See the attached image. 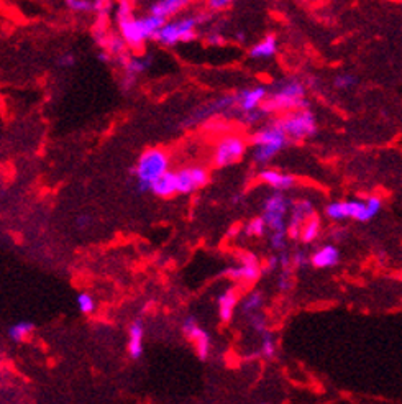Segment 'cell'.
<instances>
[{"label":"cell","mask_w":402,"mask_h":404,"mask_svg":"<svg viewBox=\"0 0 402 404\" xmlns=\"http://www.w3.org/2000/svg\"><path fill=\"white\" fill-rule=\"evenodd\" d=\"M33 330H35V325L32 324V322L20 321V322H17V324L8 327L7 337L12 342H15V344H20V342H23L25 339H27V337L32 334Z\"/></svg>","instance_id":"d4e9b609"},{"label":"cell","mask_w":402,"mask_h":404,"mask_svg":"<svg viewBox=\"0 0 402 404\" xmlns=\"http://www.w3.org/2000/svg\"><path fill=\"white\" fill-rule=\"evenodd\" d=\"M58 64L61 68H73L76 64V56L73 53H64L58 58Z\"/></svg>","instance_id":"f35d334b"},{"label":"cell","mask_w":402,"mask_h":404,"mask_svg":"<svg viewBox=\"0 0 402 404\" xmlns=\"http://www.w3.org/2000/svg\"><path fill=\"white\" fill-rule=\"evenodd\" d=\"M240 291L236 288H229L219 296L217 306H219V317L222 322H230L234 317L235 308L239 304Z\"/></svg>","instance_id":"2e32d148"},{"label":"cell","mask_w":402,"mask_h":404,"mask_svg":"<svg viewBox=\"0 0 402 404\" xmlns=\"http://www.w3.org/2000/svg\"><path fill=\"white\" fill-rule=\"evenodd\" d=\"M239 265L235 267L226 268L224 271L225 278H229L234 283H245V284H253L261 276V265L258 262V258L253 253L250 252H239L236 255Z\"/></svg>","instance_id":"ba28073f"},{"label":"cell","mask_w":402,"mask_h":404,"mask_svg":"<svg viewBox=\"0 0 402 404\" xmlns=\"http://www.w3.org/2000/svg\"><path fill=\"white\" fill-rule=\"evenodd\" d=\"M357 84H358V78L350 73L337 74L333 78V88L338 91H350V89H353Z\"/></svg>","instance_id":"4316f807"},{"label":"cell","mask_w":402,"mask_h":404,"mask_svg":"<svg viewBox=\"0 0 402 404\" xmlns=\"http://www.w3.org/2000/svg\"><path fill=\"white\" fill-rule=\"evenodd\" d=\"M133 15V7L132 4L128 2V0H118L117 4V8H115V17H117V22H122V20H125L128 17H132Z\"/></svg>","instance_id":"d6a6232c"},{"label":"cell","mask_w":402,"mask_h":404,"mask_svg":"<svg viewBox=\"0 0 402 404\" xmlns=\"http://www.w3.org/2000/svg\"><path fill=\"white\" fill-rule=\"evenodd\" d=\"M190 2V0H158L149 7V13L159 15V17L171 18L173 15L181 12V10Z\"/></svg>","instance_id":"ffe728a7"},{"label":"cell","mask_w":402,"mask_h":404,"mask_svg":"<svg viewBox=\"0 0 402 404\" xmlns=\"http://www.w3.org/2000/svg\"><path fill=\"white\" fill-rule=\"evenodd\" d=\"M280 268H281V271H291L292 273L294 263H292V258L289 257V255H286V253L281 255L280 257Z\"/></svg>","instance_id":"b9f144b4"},{"label":"cell","mask_w":402,"mask_h":404,"mask_svg":"<svg viewBox=\"0 0 402 404\" xmlns=\"http://www.w3.org/2000/svg\"><path fill=\"white\" fill-rule=\"evenodd\" d=\"M143 337H145V329L140 321H135L128 329V355L133 360H138L143 355Z\"/></svg>","instance_id":"ac0fdd59"},{"label":"cell","mask_w":402,"mask_h":404,"mask_svg":"<svg viewBox=\"0 0 402 404\" xmlns=\"http://www.w3.org/2000/svg\"><path fill=\"white\" fill-rule=\"evenodd\" d=\"M289 137L282 130L280 122L275 120L272 124L263 127L255 135L251 137V143H253V160L258 165H265V163L271 161L276 155H280L281 150H285Z\"/></svg>","instance_id":"277c9868"},{"label":"cell","mask_w":402,"mask_h":404,"mask_svg":"<svg viewBox=\"0 0 402 404\" xmlns=\"http://www.w3.org/2000/svg\"><path fill=\"white\" fill-rule=\"evenodd\" d=\"M306 84L299 79H287L277 86V89L261 104V110L265 114L275 112H292L299 109H307L309 100L306 99Z\"/></svg>","instance_id":"6da1fadb"},{"label":"cell","mask_w":402,"mask_h":404,"mask_svg":"<svg viewBox=\"0 0 402 404\" xmlns=\"http://www.w3.org/2000/svg\"><path fill=\"white\" fill-rule=\"evenodd\" d=\"M178 194H190L207 184V171L199 166H189L176 171Z\"/></svg>","instance_id":"7c38bea8"},{"label":"cell","mask_w":402,"mask_h":404,"mask_svg":"<svg viewBox=\"0 0 402 404\" xmlns=\"http://www.w3.org/2000/svg\"><path fill=\"white\" fill-rule=\"evenodd\" d=\"M340 262V252L335 245H323L311 255V263L314 268L323 270L332 268Z\"/></svg>","instance_id":"9a60e30c"},{"label":"cell","mask_w":402,"mask_h":404,"mask_svg":"<svg viewBox=\"0 0 402 404\" xmlns=\"http://www.w3.org/2000/svg\"><path fill=\"white\" fill-rule=\"evenodd\" d=\"M276 339L272 337V334H270V332H265L263 334V340H261V355L265 357L266 360H271V359H275V355H276Z\"/></svg>","instance_id":"83f0119b"},{"label":"cell","mask_w":402,"mask_h":404,"mask_svg":"<svg viewBox=\"0 0 402 404\" xmlns=\"http://www.w3.org/2000/svg\"><path fill=\"white\" fill-rule=\"evenodd\" d=\"M168 22V18L159 17V15L149 13L147 17H128L122 22H118V28H120V35L125 40L128 48L133 51H138L143 48L147 40H153L158 30Z\"/></svg>","instance_id":"3957f363"},{"label":"cell","mask_w":402,"mask_h":404,"mask_svg":"<svg viewBox=\"0 0 402 404\" xmlns=\"http://www.w3.org/2000/svg\"><path fill=\"white\" fill-rule=\"evenodd\" d=\"M76 303H77V309H79L82 314H92L96 311V301L89 293L77 294Z\"/></svg>","instance_id":"f546056e"},{"label":"cell","mask_w":402,"mask_h":404,"mask_svg":"<svg viewBox=\"0 0 402 404\" xmlns=\"http://www.w3.org/2000/svg\"><path fill=\"white\" fill-rule=\"evenodd\" d=\"M268 229V224L265 221V217H256V219H251V221L246 224L245 227V233L250 235V237H261V235H265Z\"/></svg>","instance_id":"f1b7e54d"},{"label":"cell","mask_w":402,"mask_h":404,"mask_svg":"<svg viewBox=\"0 0 402 404\" xmlns=\"http://www.w3.org/2000/svg\"><path fill=\"white\" fill-rule=\"evenodd\" d=\"M66 7L73 12L79 13H87V12H94V0H64Z\"/></svg>","instance_id":"4dcf8cb0"},{"label":"cell","mask_w":402,"mask_h":404,"mask_svg":"<svg viewBox=\"0 0 402 404\" xmlns=\"http://www.w3.org/2000/svg\"><path fill=\"white\" fill-rule=\"evenodd\" d=\"M112 0H94V12L97 15H109Z\"/></svg>","instance_id":"d590c367"},{"label":"cell","mask_w":402,"mask_h":404,"mask_svg":"<svg viewBox=\"0 0 402 404\" xmlns=\"http://www.w3.org/2000/svg\"><path fill=\"white\" fill-rule=\"evenodd\" d=\"M183 334L194 344L199 359L202 362H207L210 357V347H212V342H210L207 332H205L202 327L197 325L194 317H188V319L183 322Z\"/></svg>","instance_id":"8fae6325"},{"label":"cell","mask_w":402,"mask_h":404,"mask_svg":"<svg viewBox=\"0 0 402 404\" xmlns=\"http://www.w3.org/2000/svg\"><path fill=\"white\" fill-rule=\"evenodd\" d=\"M207 43L209 45H224V37L219 33H210L207 37Z\"/></svg>","instance_id":"ee69618b"},{"label":"cell","mask_w":402,"mask_h":404,"mask_svg":"<svg viewBox=\"0 0 402 404\" xmlns=\"http://www.w3.org/2000/svg\"><path fill=\"white\" fill-rule=\"evenodd\" d=\"M99 45L104 48L105 51H109V53L113 56V58H120V56L123 54H127V48H128V45L125 40H123V37L120 35H112V33H107L104 38L100 40Z\"/></svg>","instance_id":"7402d4cb"},{"label":"cell","mask_w":402,"mask_h":404,"mask_svg":"<svg viewBox=\"0 0 402 404\" xmlns=\"http://www.w3.org/2000/svg\"><path fill=\"white\" fill-rule=\"evenodd\" d=\"M309 262H311V258H309L307 255L304 253V252H297V253L292 257L294 268H304Z\"/></svg>","instance_id":"60d3db41"},{"label":"cell","mask_w":402,"mask_h":404,"mask_svg":"<svg viewBox=\"0 0 402 404\" xmlns=\"http://www.w3.org/2000/svg\"><path fill=\"white\" fill-rule=\"evenodd\" d=\"M286 230H272L271 233V248L276 250V252H281V250L286 248Z\"/></svg>","instance_id":"1f68e13d"},{"label":"cell","mask_w":402,"mask_h":404,"mask_svg":"<svg viewBox=\"0 0 402 404\" xmlns=\"http://www.w3.org/2000/svg\"><path fill=\"white\" fill-rule=\"evenodd\" d=\"M276 268H280V257H270L261 267L263 273H272Z\"/></svg>","instance_id":"ab89813d"},{"label":"cell","mask_w":402,"mask_h":404,"mask_svg":"<svg viewBox=\"0 0 402 404\" xmlns=\"http://www.w3.org/2000/svg\"><path fill=\"white\" fill-rule=\"evenodd\" d=\"M321 229H322V224H321V219L316 216V212L312 214L311 217L307 219L306 222L302 225V230H301V240L304 243H312L316 242L318 238V235H321Z\"/></svg>","instance_id":"cb8c5ba5"},{"label":"cell","mask_w":402,"mask_h":404,"mask_svg":"<svg viewBox=\"0 0 402 404\" xmlns=\"http://www.w3.org/2000/svg\"><path fill=\"white\" fill-rule=\"evenodd\" d=\"M235 97H236L235 109H239L241 112L255 110V109H260L263 102L266 100L268 89L265 88V86H256V88L240 91L239 94H235Z\"/></svg>","instance_id":"5bb4252c"},{"label":"cell","mask_w":402,"mask_h":404,"mask_svg":"<svg viewBox=\"0 0 402 404\" xmlns=\"http://www.w3.org/2000/svg\"><path fill=\"white\" fill-rule=\"evenodd\" d=\"M234 2L235 0H207L209 8L212 10V12H222V10L229 8Z\"/></svg>","instance_id":"8d00e7d4"},{"label":"cell","mask_w":402,"mask_h":404,"mask_svg":"<svg viewBox=\"0 0 402 404\" xmlns=\"http://www.w3.org/2000/svg\"><path fill=\"white\" fill-rule=\"evenodd\" d=\"M383 201L378 196H366L364 199H350V201L330 202L326 207V214L332 221H345L352 219L357 222H369L378 216Z\"/></svg>","instance_id":"7a4b0ae2"},{"label":"cell","mask_w":402,"mask_h":404,"mask_svg":"<svg viewBox=\"0 0 402 404\" xmlns=\"http://www.w3.org/2000/svg\"><path fill=\"white\" fill-rule=\"evenodd\" d=\"M246 151V143L239 137H226L219 142L214 151V165L225 168L239 163Z\"/></svg>","instance_id":"30bf717a"},{"label":"cell","mask_w":402,"mask_h":404,"mask_svg":"<svg viewBox=\"0 0 402 404\" xmlns=\"http://www.w3.org/2000/svg\"><path fill=\"white\" fill-rule=\"evenodd\" d=\"M287 211H289V199L282 194V191H276L268 196L263 204V217L268 224V229L286 230Z\"/></svg>","instance_id":"9c48e42d"},{"label":"cell","mask_w":402,"mask_h":404,"mask_svg":"<svg viewBox=\"0 0 402 404\" xmlns=\"http://www.w3.org/2000/svg\"><path fill=\"white\" fill-rule=\"evenodd\" d=\"M263 115H266V114H265V112L261 110V107H260V109L243 112V120H245V124H246V125H251V124H256V122L260 120Z\"/></svg>","instance_id":"e575fe53"},{"label":"cell","mask_w":402,"mask_h":404,"mask_svg":"<svg viewBox=\"0 0 402 404\" xmlns=\"http://www.w3.org/2000/svg\"><path fill=\"white\" fill-rule=\"evenodd\" d=\"M258 180L268 184L270 187L276 189V191H287V189H291L296 184L294 176L285 175V173L276 170H263L258 175Z\"/></svg>","instance_id":"e0dca14e"},{"label":"cell","mask_w":402,"mask_h":404,"mask_svg":"<svg viewBox=\"0 0 402 404\" xmlns=\"http://www.w3.org/2000/svg\"><path fill=\"white\" fill-rule=\"evenodd\" d=\"M207 18L209 15H189V17L171 20V22H166L158 30L153 40L164 46L193 42L197 37V32H195L197 25L205 22Z\"/></svg>","instance_id":"5b68a950"},{"label":"cell","mask_w":402,"mask_h":404,"mask_svg":"<svg viewBox=\"0 0 402 404\" xmlns=\"http://www.w3.org/2000/svg\"><path fill=\"white\" fill-rule=\"evenodd\" d=\"M118 61H120L122 66H123V71H125V74H130V76H140L145 73V71L148 69V66H149V59H143V58H135V56H128L127 54H123L118 58Z\"/></svg>","instance_id":"603a6c76"},{"label":"cell","mask_w":402,"mask_h":404,"mask_svg":"<svg viewBox=\"0 0 402 404\" xmlns=\"http://www.w3.org/2000/svg\"><path fill=\"white\" fill-rule=\"evenodd\" d=\"M277 122L286 132V135L289 137V140H306V138L317 134V119L312 114V110H309V107L287 112L281 119H277Z\"/></svg>","instance_id":"52a82bcc"},{"label":"cell","mask_w":402,"mask_h":404,"mask_svg":"<svg viewBox=\"0 0 402 404\" xmlns=\"http://www.w3.org/2000/svg\"><path fill=\"white\" fill-rule=\"evenodd\" d=\"M292 273L291 271H281L280 275V289L289 291L292 288Z\"/></svg>","instance_id":"74e56055"},{"label":"cell","mask_w":402,"mask_h":404,"mask_svg":"<svg viewBox=\"0 0 402 404\" xmlns=\"http://www.w3.org/2000/svg\"><path fill=\"white\" fill-rule=\"evenodd\" d=\"M168 155L159 148H151L143 153L137 168L132 170V175H135L138 181V189L142 192L151 191L153 183L168 171Z\"/></svg>","instance_id":"8992f818"},{"label":"cell","mask_w":402,"mask_h":404,"mask_svg":"<svg viewBox=\"0 0 402 404\" xmlns=\"http://www.w3.org/2000/svg\"><path fill=\"white\" fill-rule=\"evenodd\" d=\"M312 214H314V207L309 201H299V202L294 204L292 212H291V219H289V222H287V227H286L287 237L292 238V240L301 238L302 225L309 217L312 216Z\"/></svg>","instance_id":"4fadbf2b"},{"label":"cell","mask_w":402,"mask_h":404,"mask_svg":"<svg viewBox=\"0 0 402 404\" xmlns=\"http://www.w3.org/2000/svg\"><path fill=\"white\" fill-rule=\"evenodd\" d=\"M250 321H251V327H253L255 332H258V334L263 335V334H265V332L268 330L265 316H263V314H260V313L251 314V316H250Z\"/></svg>","instance_id":"836d02e7"},{"label":"cell","mask_w":402,"mask_h":404,"mask_svg":"<svg viewBox=\"0 0 402 404\" xmlns=\"http://www.w3.org/2000/svg\"><path fill=\"white\" fill-rule=\"evenodd\" d=\"M151 192L156 194L158 197H171L174 194H178V178L176 173L166 171L164 175L158 178L156 181L153 183Z\"/></svg>","instance_id":"d6986e66"},{"label":"cell","mask_w":402,"mask_h":404,"mask_svg":"<svg viewBox=\"0 0 402 404\" xmlns=\"http://www.w3.org/2000/svg\"><path fill=\"white\" fill-rule=\"evenodd\" d=\"M92 224V219L89 216H79L76 219V225L79 229H86V227H89V225Z\"/></svg>","instance_id":"7bdbcfd3"},{"label":"cell","mask_w":402,"mask_h":404,"mask_svg":"<svg viewBox=\"0 0 402 404\" xmlns=\"http://www.w3.org/2000/svg\"><path fill=\"white\" fill-rule=\"evenodd\" d=\"M263 303H265L263 294L255 291V293H250L243 301H241V311H243V314L246 316L256 314L260 313V309L263 308Z\"/></svg>","instance_id":"484cf974"},{"label":"cell","mask_w":402,"mask_h":404,"mask_svg":"<svg viewBox=\"0 0 402 404\" xmlns=\"http://www.w3.org/2000/svg\"><path fill=\"white\" fill-rule=\"evenodd\" d=\"M277 53V40L275 35H268L258 42L255 46H251L250 56L253 59H270Z\"/></svg>","instance_id":"44dd1931"}]
</instances>
